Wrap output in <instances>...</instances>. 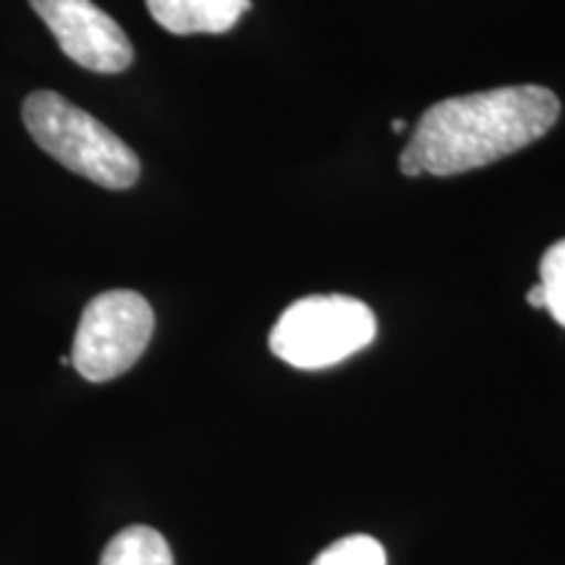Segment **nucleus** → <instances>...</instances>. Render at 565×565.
I'll list each match as a JSON object with an SVG mask.
<instances>
[{"label": "nucleus", "instance_id": "obj_1", "mask_svg": "<svg viewBox=\"0 0 565 565\" xmlns=\"http://www.w3.org/2000/svg\"><path fill=\"white\" fill-rule=\"evenodd\" d=\"M561 100L536 84L500 87L435 103L416 124L401 173L456 175L534 145L557 124Z\"/></svg>", "mask_w": 565, "mask_h": 565}, {"label": "nucleus", "instance_id": "obj_2", "mask_svg": "<svg viewBox=\"0 0 565 565\" xmlns=\"http://www.w3.org/2000/svg\"><path fill=\"white\" fill-rule=\"evenodd\" d=\"M21 118L40 150L76 175L105 189H131L139 181L137 152L58 92H32Z\"/></svg>", "mask_w": 565, "mask_h": 565}, {"label": "nucleus", "instance_id": "obj_3", "mask_svg": "<svg viewBox=\"0 0 565 565\" xmlns=\"http://www.w3.org/2000/svg\"><path fill=\"white\" fill-rule=\"evenodd\" d=\"M377 335V320L364 301L351 296H307L294 301L270 333V351L296 370H324Z\"/></svg>", "mask_w": 565, "mask_h": 565}, {"label": "nucleus", "instance_id": "obj_4", "mask_svg": "<svg viewBox=\"0 0 565 565\" xmlns=\"http://www.w3.org/2000/svg\"><path fill=\"white\" fill-rule=\"evenodd\" d=\"M154 330L150 301L129 288L95 296L84 307L71 349V364L89 383H108L129 372Z\"/></svg>", "mask_w": 565, "mask_h": 565}, {"label": "nucleus", "instance_id": "obj_5", "mask_svg": "<svg viewBox=\"0 0 565 565\" xmlns=\"http://www.w3.org/2000/svg\"><path fill=\"white\" fill-rule=\"evenodd\" d=\"M58 40L61 51L95 74H121L134 63V47L116 19L92 0H30Z\"/></svg>", "mask_w": 565, "mask_h": 565}, {"label": "nucleus", "instance_id": "obj_6", "mask_svg": "<svg viewBox=\"0 0 565 565\" xmlns=\"http://www.w3.org/2000/svg\"><path fill=\"white\" fill-rule=\"evenodd\" d=\"M147 9L171 34H223L252 9V0H147Z\"/></svg>", "mask_w": 565, "mask_h": 565}, {"label": "nucleus", "instance_id": "obj_7", "mask_svg": "<svg viewBox=\"0 0 565 565\" xmlns=\"http://www.w3.org/2000/svg\"><path fill=\"white\" fill-rule=\"evenodd\" d=\"M100 565H173V553L158 529L129 526L108 542Z\"/></svg>", "mask_w": 565, "mask_h": 565}, {"label": "nucleus", "instance_id": "obj_8", "mask_svg": "<svg viewBox=\"0 0 565 565\" xmlns=\"http://www.w3.org/2000/svg\"><path fill=\"white\" fill-rule=\"evenodd\" d=\"M312 565H387V555L374 536L351 534L322 550Z\"/></svg>", "mask_w": 565, "mask_h": 565}, {"label": "nucleus", "instance_id": "obj_9", "mask_svg": "<svg viewBox=\"0 0 565 565\" xmlns=\"http://www.w3.org/2000/svg\"><path fill=\"white\" fill-rule=\"evenodd\" d=\"M540 286L545 291V309L565 328V238L550 246L542 257Z\"/></svg>", "mask_w": 565, "mask_h": 565}, {"label": "nucleus", "instance_id": "obj_10", "mask_svg": "<svg viewBox=\"0 0 565 565\" xmlns=\"http://www.w3.org/2000/svg\"><path fill=\"white\" fill-rule=\"evenodd\" d=\"M526 301H529V307H534V309H545V291H542L540 282H536V286L532 288V291L526 294Z\"/></svg>", "mask_w": 565, "mask_h": 565}, {"label": "nucleus", "instance_id": "obj_11", "mask_svg": "<svg viewBox=\"0 0 565 565\" xmlns=\"http://www.w3.org/2000/svg\"><path fill=\"white\" fill-rule=\"evenodd\" d=\"M406 129V121H401V118H398V121H393V131H404Z\"/></svg>", "mask_w": 565, "mask_h": 565}]
</instances>
